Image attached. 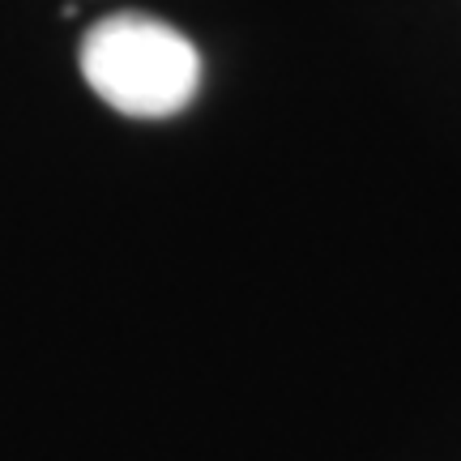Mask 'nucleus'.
Segmentation results:
<instances>
[{
	"mask_svg": "<svg viewBox=\"0 0 461 461\" xmlns=\"http://www.w3.org/2000/svg\"><path fill=\"white\" fill-rule=\"evenodd\" d=\"M77 65L107 107L137 120L184 112L201 86L193 39L149 14H112L95 22L82 39Z\"/></svg>",
	"mask_w": 461,
	"mask_h": 461,
	"instance_id": "obj_1",
	"label": "nucleus"
}]
</instances>
